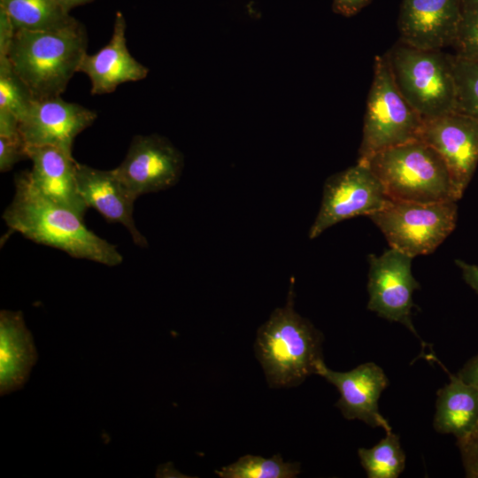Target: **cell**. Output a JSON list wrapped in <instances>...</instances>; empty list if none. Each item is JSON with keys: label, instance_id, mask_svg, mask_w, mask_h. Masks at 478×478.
I'll return each mask as SVG.
<instances>
[{"label": "cell", "instance_id": "6da1fadb", "mask_svg": "<svg viewBox=\"0 0 478 478\" xmlns=\"http://www.w3.org/2000/svg\"><path fill=\"white\" fill-rule=\"evenodd\" d=\"M3 220L11 230L73 258L108 266L123 261L116 246L89 230L83 218L43 197L33 186L28 171L16 175L15 194Z\"/></svg>", "mask_w": 478, "mask_h": 478}, {"label": "cell", "instance_id": "7a4b0ae2", "mask_svg": "<svg viewBox=\"0 0 478 478\" xmlns=\"http://www.w3.org/2000/svg\"><path fill=\"white\" fill-rule=\"evenodd\" d=\"M88 35L76 19L55 29L17 30L7 58L35 100L60 96L87 53Z\"/></svg>", "mask_w": 478, "mask_h": 478}, {"label": "cell", "instance_id": "3957f363", "mask_svg": "<svg viewBox=\"0 0 478 478\" xmlns=\"http://www.w3.org/2000/svg\"><path fill=\"white\" fill-rule=\"evenodd\" d=\"M294 282L287 302L257 332L254 351L272 389L292 388L317 374L324 362L323 335L294 309Z\"/></svg>", "mask_w": 478, "mask_h": 478}, {"label": "cell", "instance_id": "277c9868", "mask_svg": "<svg viewBox=\"0 0 478 478\" xmlns=\"http://www.w3.org/2000/svg\"><path fill=\"white\" fill-rule=\"evenodd\" d=\"M361 162L369 166L393 201L431 204L461 198L443 158L422 140L384 150Z\"/></svg>", "mask_w": 478, "mask_h": 478}, {"label": "cell", "instance_id": "5b68a950", "mask_svg": "<svg viewBox=\"0 0 478 478\" xmlns=\"http://www.w3.org/2000/svg\"><path fill=\"white\" fill-rule=\"evenodd\" d=\"M384 56L397 89L423 120L454 112L452 55L399 42Z\"/></svg>", "mask_w": 478, "mask_h": 478}, {"label": "cell", "instance_id": "8992f818", "mask_svg": "<svg viewBox=\"0 0 478 478\" xmlns=\"http://www.w3.org/2000/svg\"><path fill=\"white\" fill-rule=\"evenodd\" d=\"M423 119L397 89L385 56H376L358 160L420 140Z\"/></svg>", "mask_w": 478, "mask_h": 478}, {"label": "cell", "instance_id": "52a82bcc", "mask_svg": "<svg viewBox=\"0 0 478 478\" xmlns=\"http://www.w3.org/2000/svg\"><path fill=\"white\" fill-rule=\"evenodd\" d=\"M456 202L393 201L369 218L391 248L412 258L432 253L454 230Z\"/></svg>", "mask_w": 478, "mask_h": 478}, {"label": "cell", "instance_id": "ba28073f", "mask_svg": "<svg viewBox=\"0 0 478 478\" xmlns=\"http://www.w3.org/2000/svg\"><path fill=\"white\" fill-rule=\"evenodd\" d=\"M390 202L382 181L369 166L357 161L355 166L326 180L321 204L309 237L314 239L343 220L360 215L369 217Z\"/></svg>", "mask_w": 478, "mask_h": 478}, {"label": "cell", "instance_id": "9c48e42d", "mask_svg": "<svg viewBox=\"0 0 478 478\" xmlns=\"http://www.w3.org/2000/svg\"><path fill=\"white\" fill-rule=\"evenodd\" d=\"M412 258L391 247L380 256H368L367 309L406 327L425 348L412 321V293L420 289L412 273Z\"/></svg>", "mask_w": 478, "mask_h": 478}, {"label": "cell", "instance_id": "30bf717a", "mask_svg": "<svg viewBox=\"0 0 478 478\" xmlns=\"http://www.w3.org/2000/svg\"><path fill=\"white\" fill-rule=\"evenodd\" d=\"M183 166L181 152L166 137L153 134L135 135L125 158L112 170L137 198L175 185Z\"/></svg>", "mask_w": 478, "mask_h": 478}, {"label": "cell", "instance_id": "8fae6325", "mask_svg": "<svg viewBox=\"0 0 478 478\" xmlns=\"http://www.w3.org/2000/svg\"><path fill=\"white\" fill-rule=\"evenodd\" d=\"M420 140L443 158L462 197L478 164V121L455 112L424 120Z\"/></svg>", "mask_w": 478, "mask_h": 478}, {"label": "cell", "instance_id": "7c38bea8", "mask_svg": "<svg viewBox=\"0 0 478 478\" xmlns=\"http://www.w3.org/2000/svg\"><path fill=\"white\" fill-rule=\"evenodd\" d=\"M96 117V112L61 96L35 100L19 121V131L27 147L50 145L72 154L74 139Z\"/></svg>", "mask_w": 478, "mask_h": 478}, {"label": "cell", "instance_id": "4fadbf2b", "mask_svg": "<svg viewBox=\"0 0 478 478\" xmlns=\"http://www.w3.org/2000/svg\"><path fill=\"white\" fill-rule=\"evenodd\" d=\"M317 374L333 384L340 394L335 406L346 420H359L372 428L391 430L379 411L378 401L389 381L382 367L366 362L347 372L329 369L322 362Z\"/></svg>", "mask_w": 478, "mask_h": 478}, {"label": "cell", "instance_id": "5bb4252c", "mask_svg": "<svg viewBox=\"0 0 478 478\" xmlns=\"http://www.w3.org/2000/svg\"><path fill=\"white\" fill-rule=\"evenodd\" d=\"M462 0H403L398 30L401 42L423 50L452 46Z\"/></svg>", "mask_w": 478, "mask_h": 478}, {"label": "cell", "instance_id": "9a60e30c", "mask_svg": "<svg viewBox=\"0 0 478 478\" xmlns=\"http://www.w3.org/2000/svg\"><path fill=\"white\" fill-rule=\"evenodd\" d=\"M32 161L29 179L35 189L50 202L83 218L88 209L77 186L76 161L71 153L55 146H28Z\"/></svg>", "mask_w": 478, "mask_h": 478}, {"label": "cell", "instance_id": "2e32d148", "mask_svg": "<svg viewBox=\"0 0 478 478\" xmlns=\"http://www.w3.org/2000/svg\"><path fill=\"white\" fill-rule=\"evenodd\" d=\"M126 19L117 12L110 42L97 52L83 57L78 73L91 81V95L113 92L120 84L139 81L147 77L149 69L129 52L126 39Z\"/></svg>", "mask_w": 478, "mask_h": 478}, {"label": "cell", "instance_id": "e0dca14e", "mask_svg": "<svg viewBox=\"0 0 478 478\" xmlns=\"http://www.w3.org/2000/svg\"><path fill=\"white\" fill-rule=\"evenodd\" d=\"M76 181L88 208H95L109 222L123 225L137 246H148L146 237L137 229L133 219L136 197L120 182L113 170H100L77 162Z\"/></svg>", "mask_w": 478, "mask_h": 478}, {"label": "cell", "instance_id": "ac0fdd59", "mask_svg": "<svg viewBox=\"0 0 478 478\" xmlns=\"http://www.w3.org/2000/svg\"><path fill=\"white\" fill-rule=\"evenodd\" d=\"M38 354L22 312H0V395L23 388Z\"/></svg>", "mask_w": 478, "mask_h": 478}, {"label": "cell", "instance_id": "d6986e66", "mask_svg": "<svg viewBox=\"0 0 478 478\" xmlns=\"http://www.w3.org/2000/svg\"><path fill=\"white\" fill-rule=\"evenodd\" d=\"M449 375V383L436 392L433 427L458 441L469 436L478 423V389L457 374Z\"/></svg>", "mask_w": 478, "mask_h": 478}, {"label": "cell", "instance_id": "ffe728a7", "mask_svg": "<svg viewBox=\"0 0 478 478\" xmlns=\"http://www.w3.org/2000/svg\"><path fill=\"white\" fill-rule=\"evenodd\" d=\"M0 7L7 12L16 31L55 29L75 19L58 0H0Z\"/></svg>", "mask_w": 478, "mask_h": 478}, {"label": "cell", "instance_id": "44dd1931", "mask_svg": "<svg viewBox=\"0 0 478 478\" xmlns=\"http://www.w3.org/2000/svg\"><path fill=\"white\" fill-rule=\"evenodd\" d=\"M358 455L368 478H397L405 467L399 436L392 430L372 448H359Z\"/></svg>", "mask_w": 478, "mask_h": 478}, {"label": "cell", "instance_id": "7402d4cb", "mask_svg": "<svg viewBox=\"0 0 478 478\" xmlns=\"http://www.w3.org/2000/svg\"><path fill=\"white\" fill-rule=\"evenodd\" d=\"M300 472L299 462H285L278 453L270 459L247 454L215 473L221 478H294Z\"/></svg>", "mask_w": 478, "mask_h": 478}, {"label": "cell", "instance_id": "603a6c76", "mask_svg": "<svg viewBox=\"0 0 478 478\" xmlns=\"http://www.w3.org/2000/svg\"><path fill=\"white\" fill-rule=\"evenodd\" d=\"M454 112L478 121V61L452 55Z\"/></svg>", "mask_w": 478, "mask_h": 478}, {"label": "cell", "instance_id": "cb8c5ba5", "mask_svg": "<svg viewBox=\"0 0 478 478\" xmlns=\"http://www.w3.org/2000/svg\"><path fill=\"white\" fill-rule=\"evenodd\" d=\"M35 99L7 57L0 58V109L13 113L20 121L29 112Z\"/></svg>", "mask_w": 478, "mask_h": 478}, {"label": "cell", "instance_id": "d4e9b609", "mask_svg": "<svg viewBox=\"0 0 478 478\" xmlns=\"http://www.w3.org/2000/svg\"><path fill=\"white\" fill-rule=\"evenodd\" d=\"M452 47L454 55L478 61V0H462L461 18Z\"/></svg>", "mask_w": 478, "mask_h": 478}, {"label": "cell", "instance_id": "484cf974", "mask_svg": "<svg viewBox=\"0 0 478 478\" xmlns=\"http://www.w3.org/2000/svg\"><path fill=\"white\" fill-rule=\"evenodd\" d=\"M28 158L27 145L22 136H0V171L11 170L19 161Z\"/></svg>", "mask_w": 478, "mask_h": 478}, {"label": "cell", "instance_id": "4316f807", "mask_svg": "<svg viewBox=\"0 0 478 478\" xmlns=\"http://www.w3.org/2000/svg\"><path fill=\"white\" fill-rule=\"evenodd\" d=\"M466 476L478 478V423L472 433L457 441Z\"/></svg>", "mask_w": 478, "mask_h": 478}, {"label": "cell", "instance_id": "83f0119b", "mask_svg": "<svg viewBox=\"0 0 478 478\" xmlns=\"http://www.w3.org/2000/svg\"><path fill=\"white\" fill-rule=\"evenodd\" d=\"M15 33L9 15L0 7V58L7 57Z\"/></svg>", "mask_w": 478, "mask_h": 478}, {"label": "cell", "instance_id": "f1b7e54d", "mask_svg": "<svg viewBox=\"0 0 478 478\" xmlns=\"http://www.w3.org/2000/svg\"><path fill=\"white\" fill-rule=\"evenodd\" d=\"M371 1L372 0H333L332 9L334 12L339 15L351 17L367 6Z\"/></svg>", "mask_w": 478, "mask_h": 478}, {"label": "cell", "instance_id": "f546056e", "mask_svg": "<svg viewBox=\"0 0 478 478\" xmlns=\"http://www.w3.org/2000/svg\"><path fill=\"white\" fill-rule=\"evenodd\" d=\"M20 135L19 119L11 112L0 109V136L17 137Z\"/></svg>", "mask_w": 478, "mask_h": 478}, {"label": "cell", "instance_id": "4dcf8cb0", "mask_svg": "<svg viewBox=\"0 0 478 478\" xmlns=\"http://www.w3.org/2000/svg\"><path fill=\"white\" fill-rule=\"evenodd\" d=\"M457 375L478 389V354L466 361Z\"/></svg>", "mask_w": 478, "mask_h": 478}, {"label": "cell", "instance_id": "1f68e13d", "mask_svg": "<svg viewBox=\"0 0 478 478\" xmlns=\"http://www.w3.org/2000/svg\"><path fill=\"white\" fill-rule=\"evenodd\" d=\"M455 263L460 268L466 284L478 293V265L468 264L459 259H457Z\"/></svg>", "mask_w": 478, "mask_h": 478}, {"label": "cell", "instance_id": "d6a6232c", "mask_svg": "<svg viewBox=\"0 0 478 478\" xmlns=\"http://www.w3.org/2000/svg\"><path fill=\"white\" fill-rule=\"evenodd\" d=\"M61 6L70 12L73 8L93 2L94 0H58Z\"/></svg>", "mask_w": 478, "mask_h": 478}]
</instances>
